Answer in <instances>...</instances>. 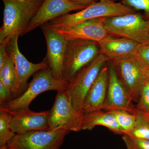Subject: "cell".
Here are the masks:
<instances>
[{
	"mask_svg": "<svg viewBox=\"0 0 149 149\" xmlns=\"http://www.w3.org/2000/svg\"><path fill=\"white\" fill-rule=\"evenodd\" d=\"M107 61L105 56L101 53L92 62L80 70L69 83L67 91L76 111L83 113V105L86 95Z\"/></svg>",
	"mask_w": 149,
	"mask_h": 149,
	"instance_id": "7",
	"label": "cell"
},
{
	"mask_svg": "<svg viewBox=\"0 0 149 149\" xmlns=\"http://www.w3.org/2000/svg\"><path fill=\"white\" fill-rule=\"evenodd\" d=\"M146 74L147 79L149 81V68L146 70Z\"/></svg>",
	"mask_w": 149,
	"mask_h": 149,
	"instance_id": "30",
	"label": "cell"
},
{
	"mask_svg": "<svg viewBox=\"0 0 149 149\" xmlns=\"http://www.w3.org/2000/svg\"><path fill=\"white\" fill-rule=\"evenodd\" d=\"M45 38L47 55L49 66L54 77L57 80H63V65L68 41L57 30L46 24L41 26Z\"/></svg>",
	"mask_w": 149,
	"mask_h": 149,
	"instance_id": "12",
	"label": "cell"
},
{
	"mask_svg": "<svg viewBox=\"0 0 149 149\" xmlns=\"http://www.w3.org/2000/svg\"><path fill=\"white\" fill-rule=\"evenodd\" d=\"M8 56L7 43L0 44V68L2 67Z\"/></svg>",
	"mask_w": 149,
	"mask_h": 149,
	"instance_id": "28",
	"label": "cell"
},
{
	"mask_svg": "<svg viewBox=\"0 0 149 149\" xmlns=\"http://www.w3.org/2000/svg\"><path fill=\"white\" fill-rule=\"evenodd\" d=\"M69 84L63 80L56 79L49 66L35 73L24 93L17 97L0 104V109L13 111L29 109L30 104L40 94L49 91H66Z\"/></svg>",
	"mask_w": 149,
	"mask_h": 149,
	"instance_id": "3",
	"label": "cell"
},
{
	"mask_svg": "<svg viewBox=\"0 0 149 149\" xmlns=\"http://www.w3.org/2000/svg\"><path fill=\"white\" fill-rule=\"evenodd\" d=\"M22 1H23V0H22Z\"/></svg>",
	"mask_w": 149,
	"mask_h": 149,
	"instance_id": "32",
	"label": "cell"
},
{
	"mask_svg": "<svg viewBox=\"0 0 149 149\" xmlns=\"http://www.w3.org/2000/svg\"><path fill=\"white\" fill-rule=\"evenodd\" d=\"M19 37L12 38L7 43V51L13 59L16 79L11 90L13 99L21 95L28 87L27 80L32 75L49 66L47 59L45 58L40 63L29 62L21 53L19 49Z\"/></svg>",
	"mask_w": 149,
	"mask_h": 149,
	"instance_id": "8",
	"label": "cell"
},
{
	"mask_svg": "<svg viewBox=\"0 0 149 149\" xmlns=\"http://www.w3.org/2000/svg\"><path fill=\"white\" fill-rule=\"evenodd\" d=\"M89 5L74 2L70 0H44L29 23L25 34L59 17L72 11L82 10Z\"/></svg>",
	"mask_w": 149,
	"mask_h": 149,
	"instance_id": "13",
	"label": "cell"
},
{
	"mask_svg": "<svg viewBox=\"0 0 149 149\" xmlns=\"http://www.w3.org/2000/svg\"><path fill=\"white\" fill-rule=\"evenodd\" d=\"M0 149H10L8 148L7 147L6 145V146H0Z\"/></svg>",
	"mask_w": 149,
	"mask_h": 149,
	"instance_id": "31",
	"label": "cell"
},
{
	"mask_svg": "<svg viewBox=\"0 0 149 149\" xmlns=\"http://www.w3.org/2000/svg\"><path fill=\"white\" fill-rule=\"evenodd\" d=\"M97 125L103 126L115 134L122 135L115 118L110 111L101 110L83 113L81 130H91Z\"/></svg>",
	"mask_w": 149,
	"mask_h": 149,
	"instance_id": "18",
	"label": "cell"
},
{
	"mask_svg": "<svg viewBox=\"0 0 149 149\" xmlns=\"http://www.w3.org/2000/svg\"><path fill=\"white\" fill-rule=\"evenodd\" d=\"M10 118L9 112L0 109V146H6L16 134L10 128Z\"/></svg>",
	"mask_w": 149,
	"mask_h": 149,
	"instance_id": "22",
	"label": "cell"
},
{
	"mask_svg": "<svg viewBox=\"0 0 149 149\" xmlns=\"http://www.w3.org/2000/svg\"><path fill=\"white\" fill-rule=\"evenodd\" d=\"M135 58L146 69L149 68V43L140 46Z\"/></svg>",
	"mask_w": 149,
	"mask_h": 149,
	"instance_id": "26",
	"label": "cell"
},
{
	"mask_svg": "<svg viewBox=\"0 0 149 149\" xmlns=\"http://www.w3.org/2000/svg\"><path fill=\"white\" fill-rule=\"evenodd\" d=\"M8 112L11 115L10 128L16 134L49 129L50 110L35 112L27 109Z\"/></svg>",
	"mask_w": 149,
	"mask_h": 149,
	"instance_id": "14",
	"label": "cell"
},
{
	"mask_svg": "<svg viewBox=\"0 0 149 149\" xmlns=\"http://www.w3.org/2000/svg\"><path fill=\"white\" fill-rule=\"evenodd\" d=\"M137 12L121 2L104 1L92 3L75 13H67L45 24L55 29L70 27L86 20L125 15Z\"/></svg>",
	"mask_w": 149,
	"mask_h": 149,
	"instance_id": "2",
	"label": "cell"
},
{
	"mask_svg": "<svg viewBox=\"0 0 149 149\" xmlns=\"http://www.w3.org/2000/svg\"><path fill=\"white\" fill-rule=\"evenodd\" d=\"M111 62L133 101L138 102L141 88L147 79L146 69L135 57Z\"/></svg>",
	"mask_w": 149,
	"mask_h": 149,
	"instance_id": "10",
	"label": "cell"
},
{
	"mask_svg": "<svg viewBox=\"0 0 149 149\" xmlns=\"http://www.w3.org/2000/svg\"><path fill=\"white\" fill-rule=\"evenodd\" d=\"M110 111L115 118L122 132V135L128 134L133 130L136 124V114L123 110H114Z\"/></svg>",
	"mask_w": 149,
	"mask_h": 149,
	"instance_id": "20",
	"label": "cell"
},
{
	"mask_svg": "<svg viewBox=\"0 0 149 149\" xmlns=\"http://www.w3.org/2000/svg\"><path fill=\"white\" fill-rule=\"evenodd\" d=\"M105 18L89 19L73 26L56 30L67 41L81 39L99 43L109 35L104 24Z\"/></svg>",
	"mask_w": 149,
	"mask_h": 149,
	"instance_id": "15",
	"label": "cell"
},
{
	"mask_svg": "<svg viewBox=\"0 0 149 149\" xmlns=\"http://www.w3.org/2000/svg\"><path fill=\"white\" fill-rule=\"evenodd\" d=\"M104 23L109 35L133 40L141 45L149 43V19L139 12L105 17Z\"/></svg>",
	"mask_w": 149,
	"mask_h": 149,
	"instance_id": "4",
	"label": "cell"
},
{
	"mask_svg": "<svg viewBox=\"0 0 149 149\" xmlns=\"http://www.w3.org/2000/svg\"><path fill=\"white\" fill-rule=\"evenodd\" d=\"M109 81L107 93L104 110L107 111L123 110L135 114L136 107L133 99L119 80L111 62L107 61Z\"/></svg>",
	"mask_w": 149,
	"mask_h": 149,
	"instance_id": "11",
	"label": "cell"
},
{
	"mask_svg": "<svg viewBox=\"0 0 149 149\" xmlns=\"http://www.w3.org/2000/svg\"><path fill=\"white\" fill-rule=\"evenodd\" d=\"M101 53L97 42L81 39L68 41L63 61V79L69 84L80 70Z\"/></svg>",
	"mask_w": 149,
	"mask_h": 149,
	"instance_id": "5",
	"label": "cell"
},
{
	"mask_svg": "<svg viewBox=\"0 0 149 149\" xmlns=\"http://www.w3.org/2000/svg\"><path fill=\"white\" fill-rule=\"evenodd\" d=\"M4 4L2 25L0 28V44L7 43L15 36L25 34L44 0H1Z\"/></svg>",
	"mask_w": 149,
	"mask_h": 149,
	"instance_id": "1",
	"label": "cell"
},
{
	"mask_svg": "<svg viewBox=\"0 0 149 149\" xmlns=\"http://www.w3.org/2000/svg\"><path fill=\"white\" fill-rule=\"evenodd\" d=\"M74 2L78 3L85 4H91L92 3L95 2L97 0H70ZM100 1H111L116 2V1H120L122 0H99Z\"/></svg>",
	"mask_w": 149,
	"mask_h": 149,
	"instance_id": "29",
	"label": "cell"
},
{
	"mask_svg": "<svg viewBox=\"0 0 149 149\" xmlns=\"http://www.w3.org/2000/svg\"><path fill=\"white\" fill-rule=\"evenodd\" d=\"M120 2L137 11H142L145 17L149 19V0H122Z\"/></svg>",
	"mask_w": 149,
	"mask_h": 149,
	"instance_id": "25",
	"label": "cell"
},
{
	"mask_svg": "<svg viewBox=\"0 0 149 149\" xmlns=\"http://www.w3.org/2000/svg\"><path fill=\"white\" fill-rule=\"evenodd\" d=\"M136 124L133 130L127 134L138 139L149 141V114L137 110Z\"/></svg>",
	"mask_w": 149,
	"mask_h": 149,
	"instance_id": "19",
	"label": "cell"
},
{
	"mask_svg": "<svg viewBox=\"0 0 149 149\" xmlns=\"http://www.w3.org/2000/svg\"><path fill=\"white\" fill-rule=\"evenodd\" d=\"M109 81L107 62L100 71L84 101L83 113L104 109L106 100Z\"/></svg>",
	"mask_w": 149,
	"mask_h": 149,
	"instance_id": "17",
	"label": "cell"
},
{
	"mask_svg": "<svg viewBox=\"0 0 149 149\" xmlns=\"http://www.w3.org/2000/svg\"><path fill=\"white\" fill-rule=\"evenodd\" d=\"M108 61L116 62L135 57L141 45L133 40L109 35L99 42Z\"/></svg>",
	"mask_w": 149,
	"mask_h": 149,
	"instance_id": "16",
	"label": "cell"
},
{
	"mask_svg": "<svg viewBox=\"0 0 149 149\" xmlns=\"http://www.w3.org/2000/svg\"><path fill=\"white\" fill-rule=\"evenodd\" d=\"M13 99L10 89L0 82V104L5 103Z\"/></svg>",
	"mask_w": 149,
	"mask_h": 149,
	"instance_id": "27",
	"label": "cell"
},
{
	"mask_svg": "<svg viewBox=\"0 0 149 149\" xmlns=\"http://www.w3.org/2000/svg\"><path fill=\"white\" fill-rule=\"evenodd\" d=\"M136 107L139 111L149 114V81L147 78L142 85Z\"/></svg>",
	"mask_w": 149,
	"mask_h": 149,
	"instance_id": "23",
	"label": "cell"
},
{
	"mask_svg": "<svg viewBox=\"0 0 149 149\" xmlns=\"http://www.w3.org/2000/svg\"><path fill=\"white\" fill-rule=\"evenodd\" d=\"M83 113L76 111L66 91L58 92L48 120L49 129L62 128L74 132L81 130Z\"/></svg>",
	"mask_w": 149,
	"mask_h": 149,
	"instance_id": "9",
	"label": "cell"
},
{
	"mask_svg": "<svg viewBox=\"0 0 149 149\" xmlns=\"http://www.w3.org/2000/svg\"><path fill=\"white\" fill-rule=\"evenodd\" d=\"M15 79L14 63L12 57L8 54L7 58L0 68V82L11 91L15 83Z\"/></svg>",
	"mask_w": 149,
	"mask_h": 149,
	"instance_id": "21",
	"label": "cell"
},
{
	"mask_svg": "<svg viewBox=\"0 0 149 149\" xmlns=\"http://www.w3.org/2000/svg\"><path fill=\"white\" fill-rule=\"evenodd\" d=\"M122 140L127 149H149V141L123 134Z\"/></svg>",
	"mask_w": 149,
	"mask_h": 149,
	"instance_id": "24",
	"label": "cell"
},
{
	"mask_svg": "<svg viewBox=\"0 0 149 149\" xmlns=\"http://www.w3.org/2000/svg\"><path fill=\"white\" fill-rule=\"evenodd\" d=\"M70 132L60 128L18 133L6 146L10 149H59Z\"/></svg>",
	"mask_w": 149,
	"mask_h": 149,
	"instance_id": "6",
	"label": "cell"
}]
</instances>
